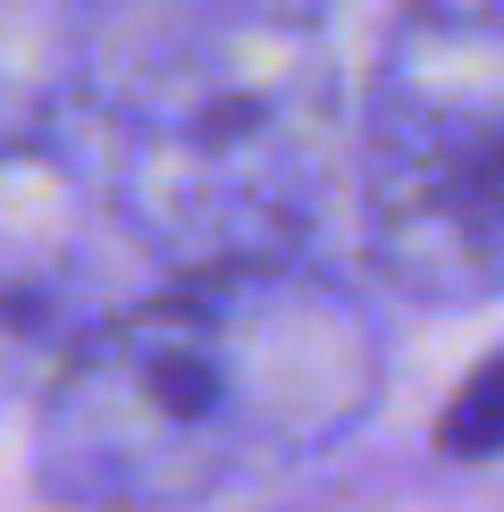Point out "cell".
Listing matches in <instances>:
<instances>
[{
    "label": "cell",
    "instance_id": "1",
    "mask_svg": "<svg viewBox=\"0 0 504 512\" xmlns=\"http://www.w3.org/2000/svg\"><path fill=\"white\" fill-rule=\"evenodd\" d=\"M345 76L328 0H143L17 101L9 177L110 219L168 277L311 252Z\"/></svg>",
    "mask_w": 504,
    "mask_h": 512
},
{
    "label": "cell",
    "instance_id": "2",
    "mask_svg": "<svg viewBox=\"0 0 504 512\" xmlns=\"http://www.w3.org/2000/svg\"><path fill=\"white\" fill-rule=\"evenodd\" d=\"M387 395V328L345 269H194L84 319L34 403V487L68 512H185L328 454Z\"/></svg>",
    "mask_w": 504,
    "mask_h": 512
},
{
    "label": "cell",
    "instance_id": "3",
    "mask_svg": "<svg viewBox=\"0 0 504 512\" xmlns=\"http://www.w3.org/2000/svg\"><path fill=\"white\" fill-rule=\"evenodd\" d=\"M362 261L412 303L504 294V0H404L353 118Z\"/></svg>",
    "mask_w": 504,
    "mask_h": 512
},
{
    "label": "cell",
    "instance_id": "4",
    "mask_svg": "<svg viewBox=\"0 0 504 512\" xmlns=\"http://www.w3.org/2000/svg\"><path fill=\"white\" fill-rule=\"evenodd\" d=\"M437 454L446 462H496L504 454V353H488L437 412Z\"/></svg>",
    "mask_w": 504,
    "mask_h": 512
}]
</instances>
